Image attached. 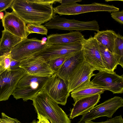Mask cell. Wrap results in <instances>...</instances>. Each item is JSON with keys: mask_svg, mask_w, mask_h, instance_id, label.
<instances>
[{"mask_svg": "<svg viewBox=\"0 0 123 123\" xmlns=\"http://www.w3.org/2000/svg\"><path fill=\"white\" fill-rule=\"evenodd\" d=\"M26 30L28 35L31 33H37L47 35L48 33V29L46 27L38 24L27 23L26 25Z\"/></svg>", "mask_w": 123, "mask_h": 123, "instance_id": "603a6c76", "label": "cell"}, {"mask_svg": "<svg viewBox=\"0 0 123 123\" xmlns=\"http://www.w3.org/2000/svg\"><path fill=\"white\" fill-rule=\"evenodd\" d=\"M37 122L35 120H34L32 122H31L30 123H37Z\"/></svg>", "mask_w": 123, "mask_h": 123, "instance_id": "d6a6232c", "label": "cell"}, {"mask_svg": "<svg viewBox=\"0 0 123 123\" xmlns=\"http://www.w3.org/2000/svg\"><path fill=\"white\" fill-rule=\"evenodd\" d=\"M123 106V98L119 96H115L94 106L82 115L78 123H85L102 117L111 118L117 110Z\"/></svg>", "mask_w": 123, "mask_h": 123, "instance_id": "5b68a950", "label": "cell"}, {"mask_svg": "<svg viewBox=\"0 0 123 123\" xmlns=\"http://www.w3.org/2000/svg\"><path fill=\"white\" fill-rule=\"evenodd\" d=\"M93 79L91 81L95 86L108 90L113 94L123 92V75H119L114 72L99 71L95 74Z\"/></svg>", "mask_w": 123, "mask_h": 123, "instance_id": "ba28073f", "label": "cell"}, {"mask_svg": "<svg viewBox=\"0 0 123 123\" xmlns=\"http://www.w3.org/2000/svg\"><path fill=\"white\" fill-rule=\"evenodd\" d=\"M113 54L116 58L118 64L123 68V37L117 34L114 42Z\"/></svg>", "mask_w": 123, "mask_h": 123, "instance_id": "7402d4cb", "label": "cell"}, {"mask_svg": "<svg viewBox=\"0 0 123 123\" xmlns=\"http://www.w3.org/2000/svg\"><path fill=\"white\" fill-rule=\"evenodd\" d=\"M27 74L23 69L6 70L0 74V101L8 100L17 88L19 80Z\"/></svg>", "mask_w": 123, "mask_h": 123, "instance_id": "30bf717a", "label": "cell"}, {"mask_svg": "<svg viewBox=\"0 0 123 123\" xmlns=\"http://www.w3.org/2000/svg\"><path fill=\"white\" fill-rule=\"evenodd\" d=\"M82 0H61V5L68 4L80 2Z\"/></svg>", "mask_w": 123, "mask_h": 123, "instance_id": "1f68e13d", "label": "cell"}, {"mask_svg": "<svg viewBox=\"0 0 123 123\" xmlns=\"http://www.w3.org/2000/svg\"><path fill=\"white\" fill-rule=\"evenodd\" d=\"M20 61L12 59L10 64V68L11 70L17 69L19 68Z\"/></svg>", "mask_w": 123, "mask_h": 123, "instance_id": "f546056e", "label": "cell"}, {"mask_svg": "<svg viewBox=\"0 0 123 123\" xmlns=\"http://www.w3.org/2000/svg\"><path fill=\"white\" fill-rule=\"evenodd\" d=\"M85 61L99 71H105L101 54L99 44L94 37L81 41Z\"/></svg>", "mask_w": 123, "mask_h": 123, "instance_id": "9c48e42d", "label": "cell"}, {"mask_svg": "<svg viewBox=\"0 0 123 123\" xmlns=\"http://www.w3.org/2000/svg\"><path fill=\"white\" fill-rule=\"evenodd\" d=\"M85 123H123V119L121 115L117 116L105 121L99 122H94L92 120L89 121Z\"/></svg>", "mask_w": 123, "mask_h": 123, "instance_id": "484cf974", "label": "cell"}, {"mask_svg": "<svg viewBox=\"0 0 123 123\" xmlns=\"http://www.w3.org/2000/svg\"><path fill=\"white\" fill-rule=\"evenodd\" d=\"M37 118L38 120L37 122V123H50L48 119L41 115L37 114Z\"/></svg>", "mask_w": 123, "mask_h": 123, "instance_id": "4dcf8cb0", "label": "cell"}, {"mask_svg": "<svg viewBox=\"0 0 123 123\" xmlns=\"http://www.w3.org/2000/svg\"><path fill=\"white\" fill-rule=\"evenodd\" d=\"M2 32V37L0 39V56L10 51L23 40L5 30Z\"/></svg>", "mask_w": 123, "mask_h": 123, "instance_id": "d6986e66", "label": "cell"}, {"mask_svg": "<svg viewBox=\"0 0 123 123\" xmlns=\"http://www.w3.org/2000/svg\"><path fill=\"white\" fill-rule=\"evenodd\" d=\"M68 57H60L55 58L47 62L49 66L55 73L57 72L64 62Z\"/></svg>", "mask_w": 123, "mask_h": 123, "instance_id": "d4e9b609", "label": "cell"}, {"mask_svg": "<svg viewBox=\"0 0 123 123\" xmlns=\"http://www.w3.org/2000/svg\"><path fill=\"white\" fill-rule=\"evenodd\" d=\"M0 123H21L16 118L10 117L4 113H1V117L0 118Z\"/></svg>", "mask_w": 123, "mask_h": 123, "instance_id": "83f0119b", "label": "cell"}, {"mask_svg": "<svg viewBox=\"0 0 123 123\" xmlns=\"http://www.w3.org/2000/svg\"><path fill=\"white\" fill-rule=\"evenodd\" d=\"M101 95L97 94L83 97L74 102L69 118L73 119L76 117L83 115L90 110L99 102Z\"/></svg>", "mask_w": 123, "mask_h": 123, "instance_id": "9a60e30c", "label": "cell"}, {"mask_svg": "<svg viewBox=\"0 0 123 123\" xmlns=\"http://www.w3.org/2000/svg\"><path fill=\"white\" fill-rule=\"evenodd\" d=\"M84 61L81 49L67 59L55 73L68 83L74 71Z\"/></svg>", "mask_w": 123, "mask_h": 123, "instance_id": "2e32d148", "label": "cell"}, {"mask_svg": "<svg viewBox=\"0 0 123 123\" xmlns=\"http://www.w3.org/2000/svg\"><path fill=\"white\" fill-rule=\"evenodd\" d=\"M84 38L80 32L75 31L66 33L50 34L47 36L45 43L48 45L70 43L81 41Z\"/></svg>", "mask_w": 123, "mask_h": 123, "instance_id": "e0dca14e", "label": "cell"}, {"mask_svg": "<svg viewBox=\"0 0 123 123\" xmlns=\"http://www.w3.org/2000/svg\"><path fill=\"white\" fill-rule=\"evenodd\" d=\"M61 0H14L10 7L27 24L41 25L55 15L52 5Z\"/></svg>", "mask_w": 123, "mask_h": 123, "instance_id": "6da1fadb", "label": "cell"}, {"mask_svg": "<svg viewBox=\"0 0 123 123\" xmlns=\"http://www.w3.org/2000/svg\"></svg>", "mask_w": 123, "mask_h": 123, "instance_id": "836d02e7", "label": "cell"}, {"mask_svg": "<svg viewBox=\"0 0 123 123\" xmlns=\"http://www.w3.org/2000/svg\"><path fill=\"white\" fill-rule=\"evenodd\" d=\"M31 100L37 114L45 117L50 123H71L66 113L43 89Z\"/></svg>", "mask_w": 123, "mask_h": 123, "instance_id": "7a4b0ae2", "label": "cell"}, {"mask_svg": "<svg viewBox=\"0 0 123 123\" xmlns=\"http://www.w3.org/2000/svg\"><path fill=\"white\" fill-rule=\"evenodd\" d=\"M95 69L85 61L74 71L68 82V88L70 93L83 85L89 82L94 76Z\"/></svg>", "mask_w": 123, "mask_h": 123, "instance_id": "4fadbf2b", "label": "cell"}, {"mask_svg": "<svg viewBox=\"0 0 123 123\" xmlns=\"http://www.w3.org/2000/svg\"><path fill=\"white\" fill-rule=\"evenodd\" d=\"M14 0H0V12L10 7Z\"/></svg>", "mask_w": 123, "mask_h": 123, "instance_id": "f1b7e54d", "label": "cell"}, {"mask_svg": "<svg viewBox=\"0 0 123 123\" xmlns=\"http://www.w3.org/2000/svg\"><path fill=\"white\" fill-rule=\"evenodd\" d=\"M117 34L111 30L98 31L95 33L94 37L99 44L105 47L110 52L113 54L114 40Z\"/></svg>", "mask_w": 123, "mask_h": 123, "instance_id": "ffe728a7", "label": "cell"}, {"mask_svg": "<svg viewBox=\"0 0 123 123\" xmlns=\"http://www.w3.org/2000/svg\"><path fill=\"white\" fill-rule=\"evenodd\" d=\"M105 90L93 85L91 81L71 92V97L74 102L83 97L103 93Z\"/></svg>", "mask_w": 123, "mask_h": 123, "instance_id": "ac0fdd59", "label": "cell"}, {"mask_svg": "<svg viewBox=\"0 0 123 123\" xmlns=\"http://www.w3.org/2000/svg\"><path fill=\"white\" fill-rule=\"evenodd\" d=\"M12 58L10 51L0 56V74L6 70H11L10 68V64Z\"/></svg>", "mask_w": 123, "mask_h": 123, "instance_id": "cb8c5ba5", "label": "cell"}, {"mask_svg": "<svg viewBox=\"0 0 123 123\" xmlns=\"http://www.w3.org/2000/svg\"><path fill=\"white\" fill-rule=\"evenodd\" d=\"M43 89L58 104H66L70 93L68 83L56 73L50 77Z\"/></svg>", "mask_w": 123, "mask_h": 123, "instance_id": "52a82bcc", "label": "cell"}, {"mask_svg": "<svg viewBox=\"0 0 123 123\" xmlns=\"http://www.w3.org/2000/svg\"><path fill=\"white\" fill-rule=\"evenodd\" d=\"M48 45L36 37L23 40L10 51L12 59L20 61L41 51Z\"/></svg>", "mask_w": 123, "mask_h": 123, "instance_id": "8fae6325", "label": "cell"}, {"mask_svg": "<svg viewBox=\"0 0 123 123\" xmlns=\"http://www.w3.org/2000/svg\"><path fill=\"white\" fill-rule=\"evenodd\" d=\"M53 9L55 14H58L60 16L75 15L95 12H112L119 11V9L113 5L95 2L89 4L80 5L77 3L61 4Z\"/></svg>", "mask_w": 123, "mask_h": 123, "instance_id": "277c9868", "label": "cell"}, {"mask_svg": "<svg viewBox=\"0 0 123 123\" xmlns=\"http://www.w3.org/2000/svg\"><path fill=\"white\" fill-rule=\"evenodd\" d=\"M50 77L26 74L19 81L12 95L16 100L22 98L24 101L31 100L43 88Z\"/></svg>", "mask_w": 123, "mask_h": 123, "instance_id": "3957f363", "label": "cell"}, {"mask_svg": "<svg viewBox=\"0 0 123 123\" xmlns=\"http://www.w3.org/2000/svg\"><path fill=\"white\" fill-rule=\"evenodd\" d=\"M82 49L81 41L70 43L48 45L44 49L34 55L42 57L47 62L55 58L69 57Z\"/></svg>", "mask_w": 123, "mask_h": 123, "instance_id": "8992f818", "label": "cell"}, {"mask_svg": "<svg viewBox=\"0 0 123 123\" xmlns=\"http://www.w3.org/2000/svg\"><path fill=\"white\" fill-rule=\"evenodd\" d=\"M19 67L32 75L50 77L55 73L43 58L35 55L20 60Z\"/></svg>", "mask_w": 123, "mask_h": 123, "instance_id": "7c38bea8", "label": "cell"}, {"mask_svg": "<svg viewBox=\"0 0 123 123\" xmlns=\"http://www.w3.org/2000/svg\"><path fill=\"white\" fill-rule=\"evenodd\" d=\"M111 17L121 24H123V10L113 12L111 14Z\"/></svg>", "mask_w": 123, "mask_h": 123, "instance_id": "4316f807", "label": "cell"}, {"mask_svg": "<svg viewBox=\"0 0 123 123\" xmlns=\"http://www.w3.org/2000/svg\"><path fill=\"white\" fill-rule=\"evenodd\" d=\"M5 14L2 19L4 30L23 39L26 38V24L13 11L10 12L5 11Z\"/></svg>", "mask_w": 123, "mask_h": 123, "instance_id": "5bb4252c", "label": "cell"}, {"mask_svg": "<svg viewBox=\"0 0 123 123\" xmlns=\"http://www.w3.org/2000/svg\"><path fill=\"white\" fill-rule=\"evenodd\" d=\"M99 45L101 58L105 71L110 72H114L119 65L116 58L104 46L100 44Z\"/></svg>", "mask_w": 123, "mask_h": 123, "instance_id": "44dd1931", "label": "cell"}]
</instances>
